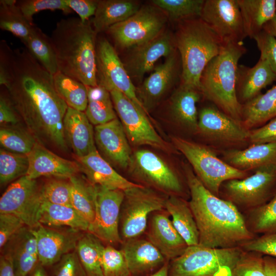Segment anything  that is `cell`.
<instances>
[{
    "mask_svg": "<svg viewBox=\"0 0 276 276\" xmlns=\"http://www.w3.org/2000/svg\"><path fill=\"white\" fill-rule=\"evenodd\" d=\"M253 39L260 51V57L267 60L276 74V38L263 30Z\"/></svg>",
    "mask_w": 276,
    "mask_h": 276,
    "instance_id": "obj_52",
    "label": "cell"
},
{
    "mask_svg": "<svg viewBox=\"0 0 276 276\" xmlns=\"http://www.w3.org/2000/svg\"><path fill=\"white\" fill-rule=\"evenodd\" d=\"M246 37H254L276 14V0H237Z\"/></svg>",
    "mask_w": 276,
    "mask_h": 276,
    "instance_id": "obj_33",
    "label": "cell"
},
{
    "mask_svg": "<svg viewBox=\"0 0 276 276\" xmlns=\"http://www.w3.org/2000/svg\"><path fill=\"white\" fill-rule=\"evenodd\" d=\"M43 200L50 203L72 206L71 185L65 178H57L46 181L41 186Z\"/></svg>",
    "mask_w": 276,
    "mask_h": 276,
    "instance_id": "obj_47",
    "label": "cell"
},
{
    "mask_svg": "<svg viewBox=\"0 0 276 276\" xmlns=\"http://www.w3.org/2000/svg\"><path fill=\"white\" fill-rule=\"evenodd\" d=\"M240 248L243 251L256 252L276 258V232L258 235Z\"/></svg>",
    "mask_w": 276,
    "mask_h": 276,
    "instance_id": "obj_51",
    "label": "cell"
},
{
    "mask_svg": "<svg viewBox=\"0 0 276 276\" xmlns=\"http://www.w3.org/2000/svg\"><path fill=\"white\" fill-rule=\"evenodd\" d=\"M36 179L23 176L11 183L0 198V214L19 218L31 228L37 227L43 199Z\"/></svg>",
    "mask_w": 276,
    "mask_h": 276,
    "instance_id": "obj_14",
    "label": "cell"
},
{
    "mask_svg": "<svg viewBox=\"0 0 276 276\" xmlns=\"http://www.w3.org/2000/svg\"><path fill=\"white\" fill-rule=\"evenodd\" d=\"M246 51L243 42H225L220 53L208 63L200 79L203 98L241 122L242 105L237 98L236 79L239 60Z\"/></svg>",
    "mask_w": 276,
    "mask_h": 276,
    "instance_id": "obj_4",
    "label": "cell"
},
{
    "mask_svg": "<svg viewBox=\"0 0 276 276\" xmlns=\"http://www.w3.org/2000/svg\"><path fill=\"white\" fill-rule=\"evenodd\" d=\"M276 117V85L242 105V123L248 130L260 127Z\"/></svg>",
    "mask_w": 276,
    "mask_h": 276,
    "instance_id": "obj_34",
    "label": "cell"
},
{
    "mask_svg": "<svg viewBox=\"0 0 276 276\" xmlns=\"http://www.w3.org/2000/svg\"><path fill=\"white\" fill-rule=\"evenodd\" d=\"M263 262L266 275L276 276V258L269 256H264Z\"/></svg>",
    "mask_w": 276,
    "mask_h": 276,
    "instance_id": "obj_59",
    "label": "cell"
},
{
    "mask_svg": "<svg viewBox=\"0 0 276 276\" xmlns=\"http://www.w3.org/2000/svg\"><path fill=\"white\" fill-rule=\"evenodd\" d=\"M44 267L38 262L27 276H50Z\"/></svg>",
    "mask_w": 276,
    "mask_h": 276,
    "instance_id": "obj_60",
    "label": "cell"
},
{
    "mask_svg": "<svg viewBox=\"0 0 276 276\" xmlns=\"http://www.w3.org/2000/svg\"><path fill=\"white\" fill-rule=\"evenodd\" d=\"M53 266L52 276H86L76 249L63 256Z\"/></svg>",
    "mask_w": 276,
    "mask_h": 276,
    "instance_id": "obj_50",
    "label": "cell"
},
{
    "mask_svg": "<svg viewBox=\"0 0 276 276\" xmlns=\"http://www.w3.org/2000/svg\"><path fill=\"white\" fill-rule=\"evenodd\" d=\"M2 251L11 256L16 276H27L39 262L35 236L27 225L8 240Z\"/></svg>",
    "mask_w": 276,
    "mask_h": 276,
    "instance_id": "obj_28",
    "label": "cell"
},
{
    "mask_svg": "<svg viewBox=\"0 0 276 276\" xmlns=\"http://www.w3.org/2000/svg\"><path fill=\"white\" fill-rule=\"evenodd\" d=\"M1 252L0 276H16L11 256L5 251Z\"/></svg>",
    "mask_w": 276,
    "mask_h": 276,
    "instance_id": "obj_58",
    "label": "cell"
},
{
    "mask_svg": "<svg viewBox=\"0 0 276 276\" xmlns=\"http://www.w3.org/2000/svg\"><path fill=\"white\" fill-rule=\"evenodd\" d=\"M175 48L174 37L168 32H163L151 40L133 47L125 67L130 78L141 80L159 58L175 52Z\"/></svg>",
    "mask_w": 276,
    "mask_h": 276,
    "instance_id": "obj_20",
    "label": "cell"
},
{
    "mask_svg": "<svg viewBox=\"0 0 276 276\" xmlns=\"http://www.w3.org/2000/svg\"><path fill=\"white\" fill-rule=\"evenodd\" d=\"M189 203L199 235V244L211 248L240 247L258 235L247 228L243 214L231 202L209 191L191 167L185 165Z\"/></svg>",
    "mask_w": 276,
    "mask_h": 276,
    "instance_id": "obj_2",
    "label": "cell"
},
{
    "mask_svg": "<svg viewBox=\"0 0 276 276\" xmlns=\"http://www.w3.org/2000/svg\"><path fill=\"white\" fill-rule=\"evenodd\" d=\"M28 156L29 168L26 175L32 179L41 176L69 179L79 171L77 162L63 158L38 142Z\"/></svg>",
    "mask_w": 276,
    "mask_h": 276,
    "instance_id": "obj_23",
    "label": "cell"
},
{
    "mask_svg": "<svg viewBox=\"0 0 276 276\" xmlns=\"http://www.w3.org/2000/svg\"><path fill=\"white\" fill-rule=\"evenodd\" d=\"M174 147L186 158L194 173L203 186L218 196L221 185L225 181L242 179L251 174L237 169L217 156L216 151L208 145L174 136Z\"/></svg>",
    "mask_w": 276,
    "mask_h": 276,
    "instance_id": "obj_6",
    "label": "cell"
},
{
    "mask_svg": "<svg viewBox=\"0 0 276 276\" xmlns=\"http://www.w3.org/2000/svg\"><path fill=\"white\" fill-rule=\"evenodd\" d=\"M26 225L16 216L11 214H0V248L4 247L8 240Z\"/></svg>",
    "mask_w": 276,
    "mask_h": 276,
    "instance_id": "obj_53",
    "label": "cell"
},
{
    "mask_svg": "<svg viewBox=\"0 0 276 276\" xmlns=\"http://www.w3.org/2000/svg\"><path fill=\"white\" fill-rule=\"evenodd\" d=\"M29 168L28 155L0 150V183L5 185L26 175Z\"/></svg>",
    "mask_w": 276,
    "mask_h": 276,
    "instance_id": "obj_44",
    "label": "cell"
},
{
    "mask_svg": "<svg viewBox=\"0 0 276 276\" xmlns=\"http://www.w3.org/2000/svg\"><path fill=\"white\" fill-rule=\"evenodd\" d=\"M124 192L119 222L122 242L145 234L150 215L153 212L165 209L168 197L140 184Z\"/></svg>",
    "mask_w": 276,
    "mask_h": 276,
    "instance_id": "obj_8",
    "label": "cell"
},
{
    "mask_svg": "<svg viewBox=\"0 0 276 276\" xmlns=\"http://www.w3.org/2000/svg\"><path fill=\"white\" fill-rule=\"evenodd\" d=\"M242 252L240 247L189 246L182 254L170 261L168 276H215L223 268L230 272Z\"/></svg>",
    "mask_w": 276,
    "mask_h": 276,
    "instance_id": "obj_9",
    "label": "cell"
},
{
    "mask_svg": "<svg viewBox=\"0 0 276 276\" xmlns=\"http://www.w3.org/2000/svg\"><path fill=\"white\" fill-rule=\"evenodd\" d=\"M223 160L232 167L246 172L276 163V143L252 144L242 149L221 152Z\"/></svg>",
    "mask_w": 276,
    "mask_h": 276,
    "instance_id": "obj_29",
    "label": "cell"
},
{
    "mask_svg": "<svg viewBox=\"0 0 276 276\" xmlns=\"http://www.w3.org/2000/svg\"><path fill=\"white\" fill-rule=\"evenodd\" d=\"M36 142L30 132L13 128H1L0 144L8 151L28 155Z\"/></svg>",
    "mask_w": 276,
    "mask_h": 276,
    "instance_id": "obj_45",
    "label": "cell"
},
{
    "mask_svg": "<svg viewBox=\"0 0 276 276\" xmlns=\"http://www.w3.org/2000/svg\"><path fill=\"white\" fill-rule=\"evenodd\" d=\"M96 62L98 84L108 90L115 88L123 93L147 116L148 112L137 95V90L124 64L115 49L106 39L96 44Z\"/></svg>",
    "mask_w": 276,
    "mask_h": 276,
    "instance_id": "obj_15",
    "label": "cell"
},
{
    "mask_svg": "<svg viewBox=\"0 0 276 276\" xmlns=\"http://www.w3.org/2000/svg\"><path fill=\"white\" fill-rule=\"evenodd\" d=\"M203 95L200 89L180 83L172 95L170 111L176 122L197 133L198 112L196 104Z\"/></svg>",
    "mask_w": 276,
    "mask_h": 276,
    "instance_id": "obj_30",
    "label": "cell"
},
{
    "mask_svg": "<svg viewBox=\"0 0 276 276\" xmlns=\"http://www.w3.org/2000/svg\"><path fill=\"white\" fill-rule=\"evenodd\" d=\"M94 133L96 145L107 159L121 168L129 167L132 156L131 149L118 118L95 126Z\"/></svg>",
    "mask_w": 276,
    "mask_h": 276,
    "instance_id": "obj_22",
    "label": "cell"
},
{
    "mask_svg": "<svg viewBox=\"0 0 276 276\" xmlns=\"http://www.w3.org/2000/svg\"><path fill=\"white\" fill-rule=\"evenodd\" d=\"M101 264L104 276H131L123 252L113 246H105Z\"/></svg>",
    "mask_w": 276,
    "mask_h": 276,
    "instance_id": "obj_46",
    "label": "cell"
},
{
    "mask_svg": "<svg viewBox=\"0 0 276 276\" xmlns=\"http://www.w3.org/2000/svg\"><path fill=\"white\" fill-rule=\"evenodd\" d=\"M121 246L131 276H150L169 261L146 238L128 239Z\"/></svg>",
    "mask_w": 276,
    "mask_h": 276,
    "instance_id": "obj_21",
    "label": "cell"
},
{
    "mask_svg": "<svg viewBox=\"0 0 276 276\" xmlns=\"http://www.w3.org/2000/svg\"><path fill=\"white\" fill-rule=\"evenodd\" d=\"M169 262L167 261L159 270L150 276H168Z\"/></svg>",
    "mask_w": 276,
    "mask_h": 276,
    "instance_id": "obj_62",
    "label": "cell"
},
{
    "mask_svg": "<svg viewBox=\"0 0 276 276\" xmlns=\"http://www.w3.org/2000/svg\"><path fill=\"white\" fill-rule=\"evenodd\" d=\"M18 114L12 102L8 90L7 94L1 93L0 97L1 125H15L17 124L18 122Z\"/></svg>",
    "mask_w": 276,
    "mask_h": 276,
    "instance_id": "obj_56",
    "label": "cell"
},
{
    "mask_svg": "<svg viewBox=\"0 0 276 276\" xmlns=\"http://www.w3.org/2000/svg\"><path fill=\"white\" fill-rule=\"evenodd\" d=\"M276 143V117L265 125L250 130L249 145Z\"/></svg>",
    "mask_w": 276,
    "mask_h": 276,
    "instance_id": "obj_54",
    "label": "cell"
},
{
    "mask_svg": "<svg viewBox=\"0 0 276 276\" xmlns=\"http://www.w3.org/2000/svg\"><path fill=\"white\" fill-rule=\"evenodd\" d=\"M15 0L0 1V28L9 31L26 42L35 25L25 17Z\"/></svg>",
    "mask_w": 276,
    "mask_h": 276,
    "instance_id": "obj_39",
    "label": "cell"
},
{
    "mask_svg": "<svg viewBox=\"0 0 276 276\" xmlns=\"http://www.w3.org/2000/svg\"><path fill=\"white\" fill-rule=\"evenodd\" d=\"M168 212L163 209L150 215L146 238L170 261L182 254L189 246L174 227Z\"/></svg>",
    "mask_w": 276,
    "mask_h": 276,
    "instance_id": "obj_19",
    "label": "cell"
},
{
    "mask_svg": "<svg viewBox=\"0 0 276 276\" xmlns=\"http://www.w3.org/2000/svg\"><path fill=\"white\" fill-rule=\"evenodd\" d=\"M95 186V215L87 232L106 245H121L119 222L124 192L121 190H109L99 185Z\"/></svg>",
    "mask_w": 276,
    "mask_h": 276,
    "instance_id": "obj_16",
    "label": "cell"
},
{
    "mask_svg": "<svg viewBox=\"0 0 276 276\" xmlns=\"http://www.w3.org/2000/svg\"><path fill=\"white\" fill-rule=\"evenodd\" d=\"M250 130L214 104L203 107L198 112L197 133L216 151L242 149L249 145ZM219 150V151H220Z\"/></svg>",
    "mask_w": 276,
    "mask_h": 276,
    "instance_id": "obj_10",
    "label": "cell"
},
{
    "mask_svg": "<svg viewBox=\"0 0 276 276\" xmlns=\"http://www.w3.org/2000/svg\"><path fill=\"white\" fill-rule=\"evenodd\" d=\"M105 245L92 234L85 232L79 239L76 250L86 276H104L101 258Z\"/></svg>",
    "mask_w": 276,
    "mask_h": 276,
    "instance_id": "obj_38",
    "label": "cell"
},
{
    "mask_svg": "<svg viewBox=\"0 0 276 276\" xmlns=\"http://www.w3.org/2000/svg\"><path fill=\"white\" fill-rule=\"evenodd\" d=\"M275 193L276 163L257 169L244 178L224 182L219 197L243 214L265 204Z\"/></svg>",
    "mask_w": 276,
    "mask_h": 276,
    "instance_id": "obj_7",
    "label": "cell"
},
{
    "mask_svg": "<svg viewBox=\"0 0 276 276\" xmlns=\"http://www.w3.org/2000/svg\"><path fill=\"white\" fill-rule=\"evenodd\" d=\"M275 80L276 74L267 60L261 57L252 67L238 64L236 91L239 102L243 105L250 101Z\"/></svg>",
    "mask_w": 276,
    "mask_h": 276,
    "instance_id": "obj_26",
    "label": "cell"
},
{
    "mask_svg": "<svg viewBox=\"0 0 276 276\" xmlns=\"http://www.w3.org/2000/svg\"><path fill=\"white\" fill-rule=\"evenodd\" d=\"M246 225L260 235L276 232V193L265 204L243 214Z\"/></svg>",
    "mask_w": 276,
    "mask_h": 276,
    "instance_id": "obj_42",
    "label": "cell"
},
{
    "mask_svg": "<svg viewBox=\"0 0 276 276\" xmlns=\"http://www.w3.org/2000/svg\"><path fill=\"white\" fill-rule=\"evenodd\" d=\"M165 209L171 216L173 225L187 245H198L199 231L189 201L177 196H168Z\"/></svg>",
    "mask_w": 276,
    "mask_h": 276,
    "instance_id": "obj_32",
    "label": "cell"
},
{
    "mask_svg": "<svg viewBox=\"0 0 276 276\" xmlns=\"http://www.w3.org/2000/svg\"><path fill=\"white\" fill-rule=\"evenodd\" d=\"M79 171L93 185L109 190L125 191L139 183L129 181L118 173L97 150L81 158H77Z\"/></svg>",
    "mask_w": 276,
    "mask_h": 276,
    "instance_id": "obj_25",
    "label": "cell"
},
{
    "mask_svg": "<svg viewBox=\"0 0 276 276\" xmlns=\"http://www.w3.org/2000/svg\"><path fill=\"white\" fill-rule=\"evenodd\" d=\"M87 87V105L84 112L90 122L97 126L117 118L109 90L100 84Z\"/></svg>",
    "mask_w": 276,
    "mask_h": 276,
    "instance_id": "obj_36",
    "label": "cell"
},
{
    "mask_svg": "<svg viewBox=\"0 0 276 276\" xmlns=\"http://www.w3.org/2000/svg\"><path fill=\"white\" fill-rule=\"evenodd\" d=\"M92 125L84 112L68 107L63 119L64 134L77 158L97 150Z\"/></svg>",
    "mask_w": 276,
    "mask_h": 276,
    "instance_id": "obj_27",
    "label": "cell"
},
{
    "mask_svg": "<svg viewBox=\"0 0 276 276\" xmlns=\"http://www.w3.org/2000/svg\"><path fill=\"white\" fill-rule=\"evenodd\" d=\"M40 224L59 228L67 227L87 232L89 223L72 206L59 205L43 200L40 211Z\"/></svg>",
    "mask_w": 276,
    "mask_h": 276,
    "instance_id": "obj_35",
    "label": "cell"
},
{
    "mask_svg": "<svg viewBox=\"0 0 276 276\" xmlns=\"http://www.w3.org/2000/svg\"><path fill=\"white\" fill-rule=\"evenodd\" d=\"M16 5L26 18L32 24L33 16L41 11L60 10L66 14L72 12L65 0H20L16 1Z\"/></svg>",
    "mask_w": 276,
    "mask_h": 276,
    "instance_id": "obj_49",
    "label": "cell"
},
{
    "mask_svg": "<svg viewBox=\"0 0 276 276\" xmlns=\"http://www.w3.org/2000/svg\"><path fill=\"white\" fill-rule=\"evenodd\" d=\"M205 0H153L152 4L178 22L199 17Z\"/></svg>",
    "mask_w": 276,
    "mask_h": 276,
    "instance_id": "obj_43",
    "label": "cell"
},
{
    "mask_svg": "<svg viewBox=\"0 0 276 276\" xmlns=\"http://www.w3.org/2000/svg\"><path fill=\"white\" fill-rule=\"evenodd\" d=\"M53 79L57 93L68 107L84 112L87 105V87L59 71Z\"/></svg>",
    "mask_w": 276,
    "mask_h": 276,
    "instance_id": "obj_40",
    "label": "cell"
},
{
    "mask_svg": "<svg viewBox=\"0 0 276 276\" xmlns=\"http://www.w3.org/2000/svg\"><path fill=\"white\" fill-rule=\"evenodd\" d=\"M72 10L75 11L83 22L88 20L95 15L98 1L96 0H65Z\"/></svg>",
    "mask_w": 276,
    "mask_h": 276,
    "instance_id": "obj_55",
    "label": "cell"
},
{
    "mask_svg": "<svg viewBox=\"0 0 276 276\" xmlns=\"http://www.w3.org/2000/svg\"><path fill=\"white\" fill-rule=\"evenodd\" d=\"M136 1L129 0L98 1L92 20L96 33L107 31L112 26L122 22L134 14L140 8Z\"/></svg>",
    "mask_w": 276,
    "mask_h": 276,
    "instance_id": "obj_31",
    "label": "cell"
},
{
    "mask_svg": "<svg viewBox=\"0 0 276 276\" xmlns=\"http://www.w3.org/2000/svg\"><path fill=\"white\" fill-rule=\"evenodd\" d=\"M13 50L6 41L0 43V85L5 87L8 84V71Z\"/></svg>",
    "mask_w": 276,
    "mask_h": 276,
    "instance_id": "obj_57",
    "label": "cell"
},
{
    "mask_svg": "<svg viewBox=\"0 0 276 276\" xmlns=\"http://www.w3.org/2000/svg\"><path fill=\"white\" fill-rule=\"evenodd\" d=\"M71 202L75 209L90 224L95 215L96 189L85 177L76 175L69 178Z\"/></svg>",
    "mask_w": 276,
    "mask_h": 276,
    "instance_id": "obj_37",
    "label": "cell"
},
{
    "mask_svg": "<svg viewBox=\"0 0 276 276\" xmlns=\"http://www.w3.org/2000/svg\"><path fill=\"white\" fill-rule=\"evenodd\" d=\"M129 167L141 185L155 190L168 196H177L186 199L190 196L180 176L155 153L147 150L136 151L131 156Z\"/></svg>",
    "mask_w": 276,
    "mask_h": 276,
    "instance_id": "obj_11",
    "label": "cell"
},
{
    "mask_svg": "<svg viewBox=\"0 0 276 276\" xmlns=\"http://www.w3.org/2000/svg\"><path fill=\"white\" fill-rule=\"evenodd\" d=\"M116 111L126 135L136 146L147 145L168 151V143L157 133L147 115L123 93L115 88L109 90Z\"/></svg>",
    "mask_w": 276,
    "mask_h": 276,
    "instance_id": "obj_13",
    "label": "cell"
},
{
    "mask_svg": "<svg viewBox=\"0 0 276 276\" xmlns=\"http://www.w3.org/2000/svg\"><path fill=\"white\" fill-rule=\"evenodd\" d=\"M179 64L176 52L166 57L154 69L139 88L137 97L148 111L154 106L177 79Z\"/></svg>",
    "mask_w": 276,
    "mask_h": 276,
    "instance_id": "obj_24",
    "label": "cell"
},
{
    "mask_svg": "<svg viewBox=\"0 0 276 276\" xmlns=\"http://www.w3.org/2000/svg\"><path fill=\"white\" fill-rule=\"evenodd\" d=\"M11 99L37 142L63 152L68 150L63 129L68 106L57 93L52 77L37 74L24 78Z\"/></svg>",
    "mask_w": 276,
    "mask_h": 276,
    "instance_id": "obj_1",
    "label": "cell"
},
{
    "mask_svg": "<svg viewBox=\"0 0 276 276\" xmlns=\"http://www.w3.org/2000/svg\"><path fill=\"white\" fill-rule=\"evenodd\" d=\"M166 14L156 6L146 5L126 20L110 27L107 32L122 48L134 47L157 37L163 32Z\"/></svg>",
    "mask_w": 276,
    "mask_h": 276,
    "instance_id": "obj_12",
    "label": "cell"
},
{
    "mask_svg": "<svg viewBox=\"0 0 276 276\" xmlns=\"http://www.w3.org/2000/svg\"><path fill=\"white\" fill-rule=\"evenodd\" d=\"M178 22L174 37L181 61L180 83L200 89L204 69L225 43L200 17Z\"/></svg>",
    "mask_w": 276,
    "mask_h": 276,
    "instance_id": "obj_5",
    "label": "cell"
},
{
    "mask_svg": "<svg viewBox=\"0 0 276 276\" xmlns=\"http://www.w3.org/2000/svg\"><path fill=\"white\" fill-rule=\"evenodd\" d=\"M261 254L243 251L234 268L231 276H266Z\"/></svg>",
    "mask_w": 276,
    "mask_h": 276,
    "instance_id": "obj_48",
    "label": "cell"
},
{
    "mask_svg": "<svg viewBox=\"0 0 276 276\" xmlns=\"http://www.w3.org/2000/svg\"><path fill=\"white\" fill-rule=\"evenodd\" d=\"M26 49L50 73L59 71L57 57L50 38L39 28L34 27L28 39L24 43Z\"/></svg>",
    "mask_w": 276,
    "mask_h": 276,
    "instance_id": "obj_41",
    "label": "cell"
},
{
    "mask_svg": "<svg viewBox=\"0 0 276 276\" xmlns=\"http://www.w3.org/2000/svg\"><path fill=\"white\" fill-rule=\"evenodd\" d=\"M263 30L276 38V14L264 26Z\"/></svg>",
    "mask_w": 276,
    "mask_h": 276,
    "instance_id": "obj_61",
    "label": "cell"
},
{
    "mask_svg": "<svg viewBox=\"0 0 276 276\" xmlns=\"http://www.w3.org/2000/svg\"><path fill=\"white\" fill-rule=\"evenodd\" d=\"M199 17L224 43L246 37L237 0H205Z\"/></svg>",
    "mask_w": 276,
    "mask_h": 276,
    "instance_id": "obj_17",
    "label": "cell"
},
{
    "mask_svg": "<svg viewBox=\"0 0 276 276\" xmlns=\"http://www.w3.org/2000/svg\"><path fill=\"white\" fill-rule=\"evenodd\" d=\"M61 228L40 224L33 228L39 262L44 267L53 266L63 256L75 250L79 239L85 232L68 227Z\"/></svg>",
    "mask_w": 276,
    "mask_h": 276,
    "instance_id": "obj_18",
    "label": "cell"
},
{
    "mask_svg": "<svg viewBox=\"0 0 276 276\" xmlns=\"http://www.w3.org/2000/svg\"><path fill=\"white\" fill-rule=\"evenodd\" d=\"M96 36L89 20L70 17L58 21L50 38L59 71L86 86L98 85Z\"/></svg>",
    "mask_w": 276,
    "mask_h": 276,
    "instance_id": "obj_3",
    "label": "cell"
}]
</instances>
